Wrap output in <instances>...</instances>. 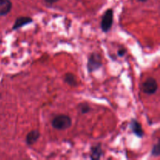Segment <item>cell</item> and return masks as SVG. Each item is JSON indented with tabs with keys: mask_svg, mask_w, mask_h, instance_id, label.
Wrapping results in <instances>:
<instances>
[{
	"mask_svg": "<svg viewBox=\"0 0 160 160\" xmlns=\"http://www.w3.org/2000/svg\"><path fill=\"white\" fill-rule=\"evenodd\" d=\"M71 124L72 121L70 117L65 114L56 116L52 120V125L55 129L57 130H66L70 128Z\"/></svg>",
	"mask_w": 160,
	"mask_h": 160,
	"instance_id": "cell-1",
	"label": "cell"
},
{
	"mask_svg": "<svg viewBox=\"0 0 160 160\" xmlns=\"http://www.w3.org/2000/svg\"><path fill=\"white\" fill-rule=\"evenodd\" d=\"M113 23V11L109 9L103 15L101 22V28L104 32H108L111 29Z\"/></svg>",
	"mask_w": 160,
	"mask_h": 160,
	"instance_id": "cell-2",
	"label": "cell"
},
{
	"mask_svg": "<svg viewBox=\"0 0 160 160\" xmlns=\"http://www.w3.org/2000/svg\"><path fill=\"white\" fill-rule=\"evenodd\" d=\"M102 64V57L99 54L97 53H92L88 59V69L89 72H93L98 70Z\"/></svg>",
	"mask_w": 160,
	"mask_h": 160,
	"instance_id": "cell-3",
	"label": "cell"
},
{
	"mask_svg": "<svg viewBox=\"0 0 160 160\" xmlns=\"http://www.w3.org/2000/svg\"><path fill=\"white\" fill-rule=\"evenodd\" d=\"M142 89L144 93L148 94V95H152V94L156 93V92L157 91L158 84L154 78H150L142 84Z\"/></svg>",
	"mask_w": 160,
	"mask_h": 160,
	"instance_id": "cell-4",
	"label": "cell"
},
{
	"mask_svg": "<svg viewBox=\"0 0 160 160\" xmlns=\"http://www.w3.org/2000/svg\"><path fill=\"white\" fill-rule=\"evenodd\" d=\"M12 9L10 0H0V16H5L9 13Z\"/></svg>",
	"mask_w": 160,
	"mask_h": 160,
	"instance_id": "cell-5",
	"label": "cell"
},
{
	"mask_svg": "<svg viewBox=\"0 0 160 160\" xmlns=\"http://www.w3.org/2000/svg\"><path fill=\"white\" fill-rule=\"evenodd\" d=\"M32 22V19L30 18V17H19L16 20L15 23L13 25V30H17L19 28H22L23 26L28 24V23H31Z\"/></svg>",
	"mask_w": 160,
	"mask_h": 160,
	"instance_id": "cell-6",
	"label": "cell"
},
{
	"mask_svg": "<svg viewBox=\"0 0 160 160\" xmlns=\"http://www.w3.org/2000/svg\"><path fill=\"white\" fill-rule=\"evenodd\" d=\"M40 138V132L37 130L35 131H31L28 134L26 137V142L28 145H31L35 143L38 141V139Z\"/></svg>",
	"mask_w": 160,
	"mask_h": 160,
	"instance_id": "cell-7",
	"label": "cell"
},
{
	"mask_svg": "<svg viewBox=\"0 0 160 160\" xmlns=\"http://www.w3.org/2000/svg\"><path fill=\"white\" fill-rule=\"evenodd\" d=\"M131 128L132 129L133 132L136 134L138 137H143L144 135V131L142 129V126H141L140 123L137 121V120H133L132 122L131 123Z\"/></svg>",
	"mask_w": 160,
	"mask_h": 160,
	"instance_id": "cell-8",
	"label": "cell"
},
{
	"mask_svg": "<svg viewBox=\"0 0 160 160\" xmlns=\"http://www.w3.org/2000/svg\"><path fill=\"white\" fill-rule=\"evenodd\" d=\"M91 150H92V156H91V158L92 159H99L102 156V153L100 145H97L95 146L92 147Z\"/></svg>",
	"mask_w": 160,
	"mask_h": 160,
	"instance_id": "cell-9",
	"label": "cell"
},
{
	"mask_svg": "<svg viewBox=\"0 0 160 160\" xmlns=\"http://www.w3.org/2000/svg\"><path fill=\"white\" fill-rule=\"evenodd\" d=\"M65 81L70 85H75L77 84L76 78L72 73H67L65 76Z\"/></svg>",
	"mask_w": 160,
	"mask_h": 160,
	"instance_id": "cell-10",
	"label": "cell"
},
{
	"mask_svg": "<svg viewBox=\"0 0 160 160\" xmlns=\"http://www.w3.org/2000/svg\"><path fill=\"white\" fill-rule=\"evenodd\" d=\"M79 109L82 113H87L91 110V107L86 103H83V104L80 105Z\"/></svg>",
	"mask_w": 160,
	"mask_h": 160,
	"instance_id": "cell-11",
	"label": "cell"
},
{
	"mask_svg": "<svg viewBox=\"0 0 160 160\" xmlns=\"http://www.w3.org/2000/svg\"><path fill=\"white\" fill-rule=\"evenodd\" d=\"M159 153H160L159 146V144H157V145H156L154 147H153V149H152V154L154 155V156H158L159 155Z\"/></svg>",
	"mask_w": 160,
	"mask_h": 160,
	"instance_id": "cell-12",
	"label": "cell"
},
{
	"mask_svg": "<svg viewBox=\"0 0 160 160\" xmlns=\"http://www.w3.org/2000/svg\"><path fill=\"white\" fill-rule=\"evenodd\" d=\"M126 52H127V50L125 49V48H121V49H120L118 51V55L120 56H124L125 53H126Z\"/></svg>",
	"mask_w": 160,
	"mask_h": 160,
	"instance_id": "cell-13",
	"label": "cell"
},
{
	"mask_svg": "<svg viewBox=\"0 0 160 160\" xmlns=\"http://www.w3.org/2000/svg\"><path fill=\"white\" fill-rule=\"evenodd\" d=\"M45 2L48 3V4H53V3H56V2H58L59 0H45Z\"/></svg>",
	"mask_w": 160,
	"mask_h": 160,
	"instance_id": "cell-14",
	"label": "cell"
},
{
	"mask_svg": "<svg viewBox=\"0 0 160 160\" xmlns=\"http://www.w3.org/2000/svg\"><path fill=\"white\" fill-rule=\"evenodd\" d=\"M138 1H141V2H145V1H147V0H138Z\"/></svg>",
	"mask_w": 160,
	"mask_h": 160,
	"instance_id": "cell-15",
	"label": "cell"
}]
</instances>
